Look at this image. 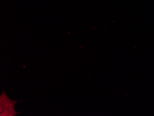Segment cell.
Returning <instances> with one entry per match:
<instances>
[{
	"label": "cell",
	"mask_w": 154,
	"mask_h": 116,
	"mask_svg": "<svg viewBox=\"0 0 154 116\" xmlns=\"http://www.w3.org/2000/svg\"><path fill=\"white\" fill-rule=\"evenodd\" d=\"M14 102L8 98L5 92L1 96V116H15L17 112L14 109Z\"/></svg>",
	"instance_id": "1"
}]
</instances>
